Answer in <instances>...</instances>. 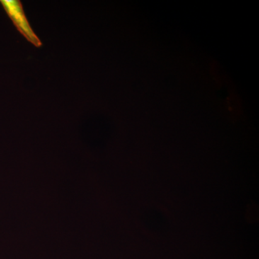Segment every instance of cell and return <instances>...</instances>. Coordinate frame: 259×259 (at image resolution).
<instances>
[{
  "label": "cell",
  "mask_w": 259,
  "mask_h": 259,
  "mask_svg": "<svg viewBox=\"0 0 259 259\" xmlns=\"http://www.w3.org/2000/svg\"><path fill=\"white\" fill-rule=\"evenodd\" d=\"M0 3L18 31L27 40L35 47H41V41L32 30L28 18L24 13L21 2L18 0H1Z\"/></svg>",
  "instance_id": "obj_1"
}]
</instances>
